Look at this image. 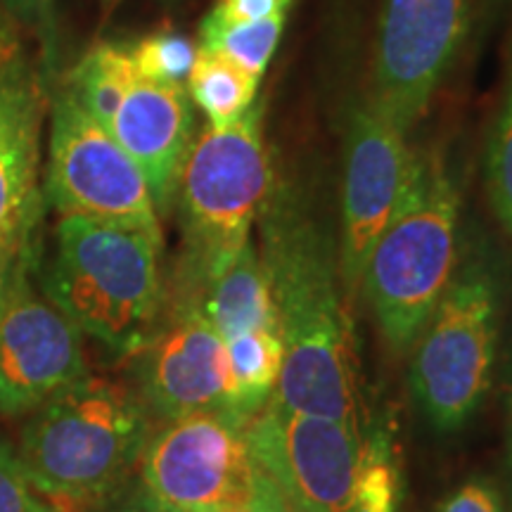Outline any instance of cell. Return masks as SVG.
<instances>
[{
    "mask_svg": "<svg viewBox=\"0 0 512 512\" xmlns=\"http://www.w3.org/2000/svg\"><path fill=\"white\" fill-rule=\"evenodd\" d=\"M259 256L283 330L273 399L297 413L363 420L351 302L339 238L304 185L275 181L259 219Z\"/></svg>",
    "mask_w": 512,
    "mask_h": 512,
    "instance_id": "1",
    "label": "cell"
},
{
    "mask_svg": "<svg viewBox=\"0 0 512 512\" xmlns=\"http://www.w3.org/2000/svg\"><path fill=\"white\" fill-rule=\"evenodd\" d=\"M162 252L164 235L60 216L53 252H41L38 261V285L81 335L119 356H136L166 318Z\"/></svg>",
    "mask_w": 512,
    "mask_h": 512,
    "instance_id": "2",
    "label": "cell"
},
{
    "mask_svg": "<svg viewBox=\"0 0 512 512\" xmlns=\"http://www.w3.org/2000/svg\"><path fill=\"white\" fill-rule=\"evenodd\" d=\"M152 427L131 384L86 375L29 413L15 451L38 494L88 512L131 482Z\"/></svg>",
    "mask_w": 512,
    "mask_h": 512,
    "instance_id": "3",
    "label": "cell"
},
{
    "mask_svg": "<svg viewBox=\"0 0 512 512\" xmlns=\"http://www.w3.org/2000/svg\"><path fill=\"white\" fill-rule=\"evenodd\" d=\"M247 439L290 512H401V465L387 430L297 413L271 396L249 418Z\"/></svg>",
    "mask_w": 512,
    "mask_h": 512,
    "instance_id": "4",
    "label": "cell"
},
{
    "mask_svg": "<svg viewBox=\"0 0 512 512\" xmlns=\"http://www.w3.org/2000/svg\"><path fill=\"white\" fill-rule=\"evenodd\" d=\"M460 192L437 150H415L399 207L363 268L361 292L396 356L411 354L460 259Z\"/></svg>",
    "mask_w": 512,
    "mask_h": 512,
    "instance_id": "5",
    "label": "cell"
},
{
    "mask_svg": "<svg viewBox=\"0 0 512 512\" xmlns=\"http://www.w3.org/2000/svg\"><path fill=\"white\" fill-rule=\"evenodd\" d=\"M275 183L264 140V105L230 128L207 126L185 155L176 183L183 252L169 304L195 302L242 247Z\"/></svg>",
    "mask_w": 512,
    "mask_h": 512,
    "instance_id": "6",
    "label": "cell"
},
{
    "mask_svg": "<svg viewBox=\"0 0 512 512\" xmlns=\"http://www.w3.org/2000/svg\"><path fill=\"white\" fill-rule=\"evenodd\" d=\"M501 330V275L475 245L460 256L444 294L411 349V394L437 432L475 418L494 382Z\"/></svg>",
    "mask_w": 512,
    "mask_h": 512,
    "instance_id": "7",
    "label": "cell"
},
{
    "mask_svg": "<svg viewBox=\"0 0 512 512\" xmlns=\"http://www.w3.org/2000/svg\"><path fill=\"white\" fill-rule=\"evenodd\" d=\"M136 472L140 489L174 512H290L238 415L209 411L155 422Z\"/></svg>",
    "mask_w": 512,
    "mask_h": 512,
    "instance_id": "8",
    "label": "cell"
},
{
    "mask_svg": "<svg viewBox=\"0 0 512 512\" xmlns=\"http://www.w3.org/2000/svg\"><path fill=\"white\" fill-rule=\"evenodd\" d=\"M43 204L60 216H86L162 235L159 209L143 171L67 86L50 105Z\"/></svg>",
    "mask_w": 512,
    "mask_h": 512,
    "instance_id": "9",
    "label": "cell"
},
{
    "mask_svg": "<svg viewBox=\"0 0 512 512\" xmlns=\"http://www.w3.org/2000/svg\"><path fill=\"white\" fill-rule=\"evenodd\" d=\"M38 233L10 259L0 285V413L29 415L91 375L83 335L38 285Z\"/></svg>",
    "mask_w": 512,
    "mask_h": 512,
    "instance_id": "10",
    "label": "cell"
},
{
    "mask_svg": "<svg viewBox=\"0 0 512 512\" xmlns=\"http://www.w3.org/2000/svg\"><path fill=\"white\" fill-rule=\"evenodd\" d=\"M48 98L43 60L0 5V266L41 226L38 166Z\"/></svg>",
    "mask_w": 512,
    "mask_h": 512,
    "instance_id": "11",
    "label": "cell"
},
{
    "mask_svg": "<svg viewBox=\"0 0 512 512\" xmlns=\"http://www.w3.org/2000/svg\"><path fill=\"white\" fill-rule=\"evenodd\" d=\"M475 0H382L373 105L401 131L427 112L467 38Z\"/></svg>",
    "mask_w": 512,
    "mask_h": 512,
    "instance_id": "12",
    "label": "cell"
},
{
    "mask_svg": "<svg viewBox=\"0 0 512 512\" xmlns=\"http://www.w3.org/2000/svg\"><path fill=\"white\" fill-rule=\"evenodd\" d=\"M133 358L131 387L152 422L209 411L247 420L226 344L195 302L166 306L162 328Z\"/></svg>",
    "mask_w": 512,
    "mask_h": 512,
    "instance_id": "13",
    "label": "cell"
},
{
    "mask_svg": "<svg viewBox=\"0 0 512 512\" xmlns=\"http://www.w3.org/2000/svg\"><path fill=\"white\" fill-rule=\"evenodd\" d=\"M415 150L373 100L354 107L344 136L342 223H339V271L354 304L361 292L363 268L377 238L399 207L413 171Z\"/></svg>",
    "mask_w": 512,
    "mask_h": 512,
    "instance_id": "14",
    "label": "cell"
},
{
    "mask_svg": "<svg viewBox=\"0 0 512 512\" xmlns=\"http://www.w3.org/2000/svg\"><path fill=\"white\" fill-rule=\"evenodd\" d=\"M233 361L240 411L249 420L278 389L283 330L256 242L249 240L195 299Z\"/></svg>",
    "mask_w": 512,
    "mask_h": 512,
    "instance_id": "15",
    "label": "cell"
},
{
    "mask_svg": "<svg viewBox=\"0 0 512 512\" xmlns=\"http://www.w3.org/2000/svg\"><path fill=\"white\" fill-rule=\"evenodd\" d=\"M110 133L143 171L162 214L174 202L178 174L192 145V107L185 86L138 74Z\"/></svg>",
    "mask_w": 512,
    "mask_h": 512,
    "instance_id": "16",
    "label": "cell"
},
{
    "mask_svg": "<svg viewBox=\"0 0 512 512\" xmlns=\"http://www.w3.org/2000/svg\"><path fill=\"white\" fill-rule=\"evenodd\" d=\"M190 100L207 114L211 128H230L256 102L259 79L214 50L197 48L188 74Z\"/></svg>",
    "mask_w": 512,
    "mask_h": 512,
    "instance_id": "17",
    "label": "cell"
},
{
    "mask_svg": "<svg viewBox=\"0 0 512 512\" xmlns=\"http://www.w3.org/2000/svg\"><path fill=\"white\" fill-rule=\"evenodd\" d=\"M136 76V64L128 50L112 43H100L74 69L67 88L81 102L83 110L110 131Z\"/></svg>",
    "mask_w": 512,
    "mask_h": 512,
    "instance_id": "18",
    "label": "cell"
},
{
    "mask_svg": "<svg viewBox=\"0 0 512 512\" xmlns=\"http://www.w3.org/2000/svg\"><path fill=\"white\" fill-rule=\"evenodd\" d=\"M285 17L273 15L259 22H235L214 8L202 22L200 48L228 57L245 72L261 79L283 36Z\"/></svg>",
    "mask_w": 512,
    "mask_h": 512,
    "instance_id": "19",
    "label": "cell"
},
{
    "mask_svg": "<svg viewBox=\"0 0 512 512\" xmlns=\"http://www.w3.org/2000/svg\"><path fill=\"white\" fill-rule=\"evenodd\" d=\"M486 188H489L491 207L512 240V46L508 86L486 147Z\"/></svg>",
    "mask_w": 512,
    "mask_h": 512,
    "instance_id": "20",
    "label": "cell"
},
{
    "mask_svg": "<svg viewBox=\"0 0 512 512\" xmlns=\"http://www.w3.org/2000/svg\"><path fill=\"white\" fill-rule=\"evenodd\" d=\"M136 72L145 79L183 83L195 64L197 46L183 34H155L131 50Z\"/></svg>",
    "mask_w": 512,
    "mask_h": 512,
    "instance_id": "21",
    "label": "cell"
},
{
    "mask_svg": "<svg viewBox=\"0 0 512 512\" xmlns=\"http://www.w3.org/2000/svg\"><path fill=\"white\" fill-rule=\"evenodd\" d=\"M0 512H62L36 491L19 463L15 446L0 439Z\"/></svg>",
    "mask_w": 512,
    "mask_h": 512,
    "instance_id": "22",
    "label": "cell"
},
{
    "mask_svg": "<svg viewBox=\"0 0 512 512\" xmlns=\"http://www.w3.org/2000/svg\"><path fill=\"white\" fill-rule=\"evenodd\" d=\"M434 512H508V503L494 479L472 477L453 489Z\"/></svg>",
    "mask_w": 512,
    "mask_h": 512,
    "instance_id": "23",
    "label": "cell"
},
{
    "mask_svg": "<svg viewBox=\"0 0 512 512\" xmlns=\"http://www.w3.org/2000/svg\"><path fill=\"white\" fill-rule=\"evenodd\" d=\"M294 0H221L216 10L235 22H259L273 15H287Z\"/></svg>",
    "mask_w": 512,
    "mask_h": 512,
    "instance_id": "24",
    "label": "cell"
},
{
    "mask_svg": "<svg viewBox=\"0 0 512 512\" xmlns=\"http://www.w3.org/2000/svg\"><path fill=\"white\" fill-rule=\"evenodd\" d=\"M88 512H174V510L164 508V505L152 501V498L140 489V484L131 479L124 489H119L117 494L107 498V501H102L100 505H95V508Z\"/></svg>",
    "mask_w": 512,
    "mask_h": 512,
    "instance_id": "25",
    "label": "cell"
},
{
    "mask_svg": "<svg viewBox=\"0 0 512 512\" xmlns=\"http://www.w3.org/2000/svg\"><path fill=\"white\" fill-rule=\"evenodd\" d=\"M0 5H3L17 22L31 24V27H41L50 15L53 0H0Z\"/></svg>",
    "mask_w": 512,
    "mask_h": 512,
    "instance_id": "26",
    "label": "cell"
},
{
    "mask_svg": "<svg viewBox=\"0 0 512 512\" xmlns=\"http://www.w3.org/2000/svg\"><path fill=\"white\" fill-rule=\"evenodd\" d=\"M508 458H512V375H510V392H508Z\"/></svg>",
    "mask_w": 512,
    "mask_h": 512,
    "instance_id": "27",
    "label": "cell"
},
{
    "mask_svg": "<svg viewBox=\"0 0 512 512\" xmlns=\"http://www.w3.org/2000/svg\"><path fill=\"white\" fill-rule=\"evenodd\" d=\"M486 3H491V5H496V3H501V0H486Z\"/></svg>",
    "mask_w": 512,
    "mask_h": 512,
    "instance_id": "28",
    "label": "cell"
},
{
    "mask_svg": "<svg viewBox=\"0 0 512 512\" xmlns=\"http://www.w3.org/2000/svg\"><path fill=\"white\" fill-rule=\"evenodd\" d=\"M233 512H256V510H233Z\"/></svg>",
    "mask_w": 512,
    "mask_h": 512,
    "instance_id": "29",
    "label": "cell"
},
{
    "mask_svg": "<svg viewBox=\"0 0 512 512\" xmlns=\"http://www.w3.org/2000/svg\"><path fill=\"white\" fill-rule=\"evenodd\" d=\"M508 463H510V475H512V458H508Z\"/></svg>",
    "mask_w": 512,
    "mask_h": 512,
    "instance_id": "30",
    "label": "cell"
}]
</instances>
